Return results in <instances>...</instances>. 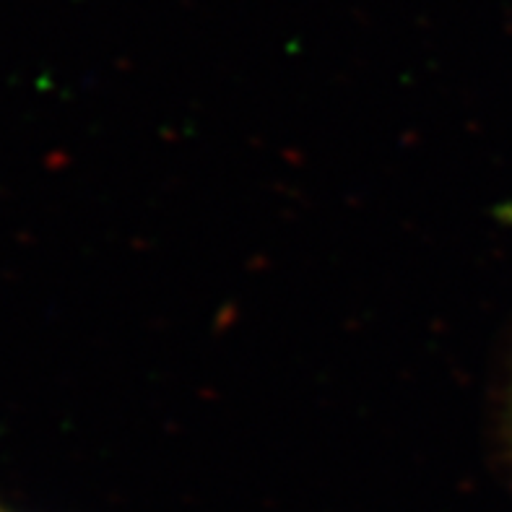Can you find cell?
Masks as SVG:
<instances>
[{
  "label": "cell",
  "instance_id": "cell-1",
  "mask_svg": "<svg viewBox=\"0 0 512 512\" xmlns=\"http://www.w3.org/2000/svg\"><path fill=\"white\" fill-rule=\"evenodd\" d=\"M510 429H512V401H510Z\"/></svg>",
  "mask_w": 512,
  "mask_h": 512
},
{
  "label": "cell",
  "instance_id": "cell-2",
  "mask_svg": "<svg viewBox=\"0 0 512 512\" xmlns=\"http://www.w3.org/2000/svg\"><path fill=\"white\" fill-rule=\"evenodd\" d=\"M0 512H11V510H6V507H3V505H0Z\"/></svg>",
  "mask_w": 512,
  "mask_h": 512
}]
</instances>
